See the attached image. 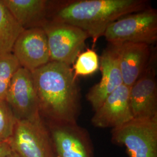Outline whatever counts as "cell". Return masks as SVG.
Instances as JSON below:
<instances>
[{
  "instance_id": "6da1fadb",
  "label": "cell",
  "mask_w": 157,
  "mask_h": 157,
  "mask_svg": "<svg viewBox=\"0 0 157 157\" xmlns=\"http://www.w3.org/2000/svg\"><path fill=\"white\" fill-rule=\"evenodd\" d=\"M32 73L41 116L50 122H77L80 93L72 67L50 61Z\"/></svg>"
},
{
  "instance_id": "7a4b0ae2",
  "label": "cell",
  "mask_w": 157,
  "mask_h": 157,
  "mask_svg": "<svg viewBox=\"0 0 157 157\" xmlns=\"http://www.w3.org/2000/svg\"><path fill=\"white\" fill-rule=\"evenodd\" d=\"M150 6L147 0H70L51 1L48 20L82 29L95 44L107 28L124 15Z\"/></svg>"
},
{
  "instance_id": "3957f363",
  "label": "cell",
  "mask_w": 157,
  "mask_h": 157,
  "mask_svg": "<svg viewBox=\"0 0 157 157\" xmlns=\"http://www.w3.org/2000/svg\"><path fill=\"white\" fill-rule=\"evenodd\" d=\"M109 44L144 43L151 45L157 40V11L151 6L124 15L112 23L104 36Z\"/></svg>"
},
{
  "instance_id": "277c9868",
  "label": "cell",
  "mask_w": 157,
  "mask_h": 157,
  "mask_svg": "<svg viewBox=\"0 0 157 157\" xmlns=\"http://www.w3.org/2000/svg\"><path fill=\"white\" fill-rule=\"evenodd\" d=\"M111 140L124 146L129 157H157V116L133 118L112 129Z\"/></svg>"
},
{
  "instance_id": "5b68a950",
  "label": "cell",
  "mask_w": 157,
  "mask_h": 157,
  "mask_svg": "<svg viewBox=\"0 0 157 157\" xmlns=\"http://www.w3.org/2000/svg\"><path fill=\"white\" fill-rule=\"evenodd\" d=\"M9 143L12 150L23 157H57L44 119H17Z\"/></svg>"
},
{
  "instance_id": "8992f818",
  "label": "cell",
  "mask_w": 157,
  "mask_h": 157,
  "mask_svg": "<svg viewBox=\"0 0 157 157\" xmlns=\"http://www.w3.org/2000/svg\"><path fill=\"white\" fill-rule=\"evenodd\" d=\"M42 28L45 32L49 48L50 61L71 66L90 38L81 29L66 23L47 20Z\"/></svg>"
},
{
  "instance_id": "52a82bcc",
  "label": "cell",
  "mask_w": 157,
  "mask_h": 157,
  "mask_svg": "<svg viewBox=\"0 0 157 157\" xmlns=\"http://www.w3.org/2000/svg\"><path fill=\"white\" fill-rule=\"evenodd\" d=\"M46 124L57 157H94L90 134L77 122L48 121Z\"/></svg>"
},
{
  "instance_id": "ba28073f",
  "label": "cell",
  "mask_w": 157,
  "mask_h": 157,
  "mask_svg": "<svg viewBox=\"0 0 157 157\" xmlns=\"http://www.w3.org/2000/svg\"><path fill=\"white\" fill-rule=\"evenodd\" d=\"M6 101L17 119L34 120L41 117L32 72L20 67L14 74Z\"/></svg>"
},
{
  "instance_id": "9c48e42d",
  "label": "cell",
  "mask_w": 157,
  "mask_h": 157,
  "mask_svg": "<svg viewBox=\"0 0 157 157\" xmlns=\"http://www.w3.org/2000/svg\"><path fill=\"white\" fill-rule=\"evenodd\" d=\"M12 53L21 67L30 72L50 62L47 38L42 28L25 29L17 37Z\"/></svg>"
},
{
  "instance_id": "30bf717a",
  "label": "cell",
  "mask_w": 157,
  "mask_h": 157,
  "mask_svg": "<svg viewBox=\"0 0 157 157\" xmlns=\"http://www.w3.org/2000/svg\"><path fill=\"white\" fill-rule=\"evenodd\" d=\"M101 80L94 85L86 94V98L96 111L107 97L124 84L119 65L117 45L109 44L100 58Z\"/></svg>"
},
{
  "instance_id": "8fae6325",
  "label": "cell",
  "mask_w": 157,
  "mask_h": 157,
  "mask_svg": "<svg viewBox=\"0 0 157 157\" xmlns=\"http://www.w3.org/2000/svg\"><path fill=\"white\" fill-rule=\"evenodd\" d=\"M130 87L122 84L107 97L91 118L96 128H116L133 118L129 101Z\"/></svg>"
},
{
  "instance_id": "7c38bea8",
  "label": "cell",
  "mask_w": 157,
  "mask_h": 157,
  "mask_svg": "<svg viewBox=\"0 0 157 157\" xmlns=\"http://www.w3.org/2000/svg\"><path fill=\"white\" fill-rule=\"evenodd\" d=\"M151 61L140 78L130 87L129 101L133 118L157 116L156 71Z\"/></svg>"
},
{
  "instance_id": "4fadbf2b",
  "label": "cell",
  "mask_w": 157,
  "mask_h": 157,
  "mask_svg": "<svg viewBox=\"0 0 157 157\" xmlns=\"http://www.w3.org/2000/svg\"><path fill=\"white\" fill-rule=\"evenodd\" d=\"M116 45L124 84L130 87L140 78L151 61V45L132 43Z\"/></svg>"
},
{
  "instance_id": "5bb4252c",
  "label": "cell",
  "mask_w": 157,
  "mask_h": 157,
  "mask_svg": "<svg viewBox=\"0 0 157 157\" xmlns=\"http://www.w3.org/2000/svg\"><path fill=\"white\" fill-rule=\"evenodd\" d=\"M20 26L25 29L42 28L48 20L51 1L1 0Z\"/></svg>"
},
{
  "instance_id": "9a60e30c",
  "label": "cell",
  "mask_w": 157,
  "mask_h": 157,
  "mask_svg": "<svg viewBox=\"0 0 157 157\" xmlns=\"http://www.w3.org/2000/svg\"><path fill=\"white\" fill-rule=\"evenodd\" d=\"M24 30L0 0V55L12 52L16 40Z\"/></svg>"
},
{
  "instance_id": "2e32d148",
  "label": "cell",
  "mask_w": 157,
  "mask_h": 157,
  "mask_svg": "<svg viewBox=\"0 0 157 157\" xmlns=\"http://www.w3.org/2000/svg\"><path fill=\"white\" fill-rule=\"evenodd\" d=\"M20 67L21 65L12 52L0 55V100L6 101L12 78Z\"/></svg>"
},
{
  "instance_id": "e0dca14e",
  "label": "cell",
  "mask_w": 157,
  "mask_h": 157,
  "mask_svg": "<svg viewBox=\"0 0 157 157\" xmlns=\"http://www.w3.org/2000/svg\"><path fill=\"white\" fill-rule=\"evenodd\" d=\"M74 65V75L86 76L96 72L100 67V58L95 51L87 49L76 58Z\"/></svg>"
},
{
  "instance_id": "ac0fdd59",
  "label": "cell",
  "mask_w": 157,
  "mask_h": 157,
  "mask_svg": "<svg viewBox=\"0 0 157 157\" xmlns=\"http://www.w3.org/2000/svg\"><path fill=\"white\" fill-rule=\"evenodd\" d=\"M17 121L11 108L6 101L0 100V142L11 137Z\"/></svg>"
},
{
  "instance_id": "d6986e66",
  "label": "cell",
  "mask_w": 157,
  "mask_h": 157,
  "mask_svg": "<svg viewBox=\"0 0 157 157\" xmlns=\"http://www.w3.org/2000/svg\"><path fill=\"white\" fill-rule=\"evenodd\" d=\"M12 151L8 140L0 142V157H5Z\"/></svg>"
},
{
  "instance_id": "ffe728a7",
  "label": "cell",
  "mask_w": 157,
  "mask_h": 157,
  "mask_svg": "<svg viewBox=\"0 0 157 157\" xmlns=\"http://www.w3.org/2000/svg\"><path fill=\"white\" fill-rule=\"evenodd\" d=\"M5 157H23L20 154H17L16 152L13 151L12 150L11 152L8 155H7Z\"/></svg>"
}]
</instances>
